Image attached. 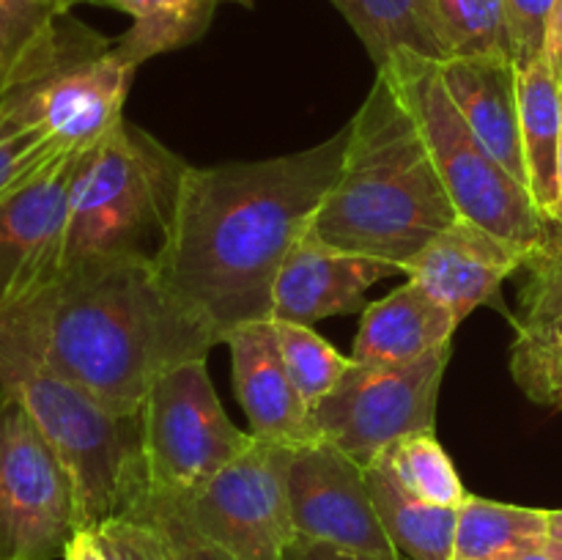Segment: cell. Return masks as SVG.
Returning a JSON list of instances; mask_svg holds the SVG:
<instances>
[{
    "label": "cell",
    "mask_w": 562,
    "mask_h": 560,
    "mask_svg": "<svg viewBox=\"0 0 562 560\" xmlns=\"http://www.w3.org/2000/svg\"><path fill=\"white\" fill-rule=\"evenodd\" d=\"M349 124L329 141L258 163L187 168L157 272L220 333L272 318V289L338 179Z\"/></svg>",
    "instance_id": "cell-1"
},
{
    "label": "cell",
    "mask_w": 562,
    "mask_h": 560,
    "mask_svg": "<svg viewBox=\"0 0 562 560\" xmlns=\"http://www.w3.org/2000/svg\"><path fill=\"white\" fill-rule=\"evenodd\" d=\"M0 327L60 377L124 417L140 415L170 368L206 360L220 333L137 258L64 269L36 294L0 307Z\"/></svg>",
    "instance_id": "cell-2"
},
{
    "label": "cell",
    "mask_w": 562,
    "mask_h": 560,
    "mask_svg": "<svg viewBox=\"0 0 562 560\" xmlns=\"http://www.w3.org/2000/svg\"><path fill=\"white\" fill-rule=\"evenodd\" d=\"M459 220L415 119L384 71L349 121L338 179L307 234L404 269Z\"/></svg>",
    "instance_id": "cell-3"
},
{
    "label": "cell",
    "mask_w": 562,
    "mask_h": 560,
    "mask_svg": "<svg viewBox=\"0 0 562 560\" xmlns=\"http://www.w3.org/2000/svg\"><path fill=\"white\" fill-rule=\"evenodd\" d=\"M0 388L31 415L77 486L82 530L130 519L146 500L140 415L110 412L0 327Z\"/></svg>",
    "instance_id": "cell-4"
},
{
    "label": "cell",
    "mask_w": 562,
    "mask_h": 560,
    "mask_svg": "<svg viewBox=\"0 0 562 560\" xmlns=\"http://www.w3.org/2000/svg\"><path fill=\"white\" fill-rule=\"evenodd\" d=\"M187 168L184 159L126 119L80 152L69 192L64 269L113 258L157 264Z\"/></svg>",
    "instance_id": "cell-5"
},
{
    "label": "cell",
    "mask_w": 562,
    "mask_h": 560,
    "mask_svg": "<svg viewBox=\"0 0 562 560\" xmlns=\"http://www.w3.org/2000/svg\"><path fill=\"white\" fill-rule=\"evenodd\" d=\"M415 119L428 154L461 220L492 231L508 245L536 253L552 239L554 225L536 206L530 190L494 159L448 97L437 60L395 53L384 69Z\"/></svg>",
    "instance_id": "cell-6"
},
{
    "label": "cell",
    "mask_w": 562,
    "mask_h": 560,
    "mask_svg": "<svg viewBox=\"0 0 562 560\" xmlns=\"http://www.w3.org/2000/svg\"><path fill=\"white\" fill-rule=\"evenodd\" d=\"M453 344L412 362H357L311 406L313 443H329L371 467L398 439L437 426L439 388Z\"/></svg>",
    "instance_id": "cell-7"
},
{
    "label": "cell",
    "mask_w": 562,
    "mask_h": 560,
    "mask_svg": "<svg viewBox=\"0 0 562 560\" xmlns=\"http://www.w3.org/2000/svg\"><path fill=\"white\" fill-rule=\"evenodd\" d=\"M148 494H187L245 453L250 432L234 426L209 379L206 360L170 368L140 406Z\"/></svg>",
    "instance_id": "cell-8"
},
{
    "label": "cell",
    "mask_w": 562,
    "mask_h": 560,
    "mask_svg": "<svg viewBox=\"0 0 562 560\" xmlns=\"http://www.w3.org/2000/svg\"><path fill=\"white\" fill-rule=\"evenodd\" d=\"M82 530L71 472L0 388V560H55Z\"/></svg>",
    "instance_id": "cell-9"
},
{
    "label": "cell",
    "mask_w": 562,
    "mask_h": 560,
    "mask_svg": "<svg viewBox=\"0 0 562 560\" xmlns=\"http://www.w3.org/2000/svg\"><path fill=\"white\" fill-rule=\"evenodd\" d=\"M294 445L252 434L250 448L187 494H165L239 560H280L296 538L289 472Z\"/></svg>",
    "instance_id": "cell-10"
},
{
    "label": "cell",
    "mask_w": 562,
    "mask_h": 560,
    "mask_svg": "<svg viewBox=\"0 0 562 560\" xmlns=\"http://www.w3.org/2000/svg\"><path fill=\"white\" fill-rule=\"evenodd\" d=\"M135 69L113 44L82 27L64 58L25 86L14 88L0 110L42 130L66 152H86L124 121Z\"/></svg>",
    "instance_id": "cell-11"
},
{
    "label": "cell",
    "mask_w": 562,
    "mask_h": 560,
    "mask_svg": "<svg viewBox=\"0 0 562 560\" xmlns=\"http://www.w3.org/2000/svg\"><path fill=\"white\" fill-rule=\"evenodd\" d=\"M296 536L327 541L373 560H404L382 525L366 467L329 443L296 448L289 472Z\"/></svg>",
    "instance_id": "cell-12"
},
{
    "label": "cell",
    "mask_w": 562,
    "mask_h": 560,
    "mask_svg": "<svg viewBox=\"0 0 562 560\" xmlns=\"http://www.w3.org/2000/svg\"><path fill=\"white\" fill-rule=\"evenodd\" d=\"M77 159L80 152H66L0 203V307L36 294L64 269L66 217Z\"/></svg>",
    "instance_id": "cell-13"
},
{
    "label": "cell",
    "mask_w": 562,
    "mask_h": 560,
    "mask_svg": "<svg viewBox=\"0 0 562 560\" xmlns=\"http://www.w3.org/2000/svg\"><path fill=\"white\" fill-rule=\"evenodd\" d=\"M527 261L530 253L459 217L404 264V275L450 307L461 324L477 307L497 305L505 280Z\"/></svg>",
    "instance_id": "cell-14"
},
{
    "label": "cell",
    "mask_w": 562,
    "mask_h": 560,
    "mask_svg": "<svg viewBox=\"0 0 562 560\" xmlns=\"http://www.w3.org/2000/svg\"><path fill=\"white\" fill-rule=\"evenodd\" d=\"M398 272H404L398 264L340 250L305 234L274 278L272 318L313 324L327 316L362 313L368 289Z\"/></svg>",
    "instance_id": "cell-15"
},
{
    "label": "cell",
    "mask_w": 562,
    "mask_h": 560,
    "mask_svg": "<svg viewBox=\"0 0 562 560\" xmlns=\"http://www.w3.org/2000/svg\"><path fill=\"white\" fill-rule=\"evenodd\" d=\"M223 344L231 351L234 390L250 421V434L294 448L311 445V406L285 368L272 318L228 329Z\"/></svg>",
    "instance_id": "cell-16"
},
{
    "label": "cell",
    "mask_w": 562,
    "mask_h": 560,
    "mask_svg": "<svg viewBox=\"0 0 562 560\" xmlns=\"http://www.w3.org/2000/svg\"><path fill=\"white\" fill-rule=\"evenodd\" d=\"M527 285L514 316L510 373L536 404L562 410V231L525 264Z\"/></svg>",
    "instance_id": "cell-17"
},
{
    "label": "cell",
    "mask_w": 562,
    "mask_h": 560,
    "mask_svg": "<svg viewBox=\"0 0 562 560\" xmlns=\"http://www.w3.org/2000/svg\"><path fill=\"white\" fill-rule=\"evenodd\" d=\"M521 66L508 58H450L439 77L477 141L514 179L527 187L519 110Z\"/></svg>",
    "instance_id": "cell-18"
},
{
    "label": "cell",
    "mask_w": 562,
    "mask_h": 560,
    "mask_svg": "<svg viewBox=\"0 0 562 560\" xmlns=\"http://www.w3.org/2000/svg\"><path fill=\"white\" fill-rule=\"evenodd\" d=\"M459 318L420 283L406 280L362 311L355 338L357 362H412L453 344Z\"/></svg>",
    "instance_id": "cell-19"
},
{
    "label": "cell",
    "mask_w": 562,
    "mask_h": 560,
    "mask_svg": "<svg viewBox=\"0 0 562 560\" xmlns=\"http://www.w3.org/2000/svg\"><path fill=\"white\" fill-rule=\"evenodd\" d=\"M80 31L49 0H0V102L58 64Z\"/></svg>",
    "instance_id": "cell-20"
},
{
    "label": "cell",
    "mask_w": 562,
    "mask_h": 560,
    "mask_svg": "<svg viewBox=\"0 0 562 560\" xmlns=\"http://www.w3.org/2000/svg\"><path fill=\"white\" fill-rule=\"evenodd\" d=\"M521 148H525L527 190L543 214L558 201V163L562 143V82L547 58L519 71Z\"/></svg>",
    "instance_id": "cell-21"
},
{
    "label": "cell",
    "mask_w": 562,
    "mask_h": 560,
    "mask_svg": "<svg viewBox=\"0 0 562 560\" xmlns=\"http://www.w3.org/2000/svg\"><path fill=\"white\" fill-rule=\"evenodd\" d=\"M366 475L384 530L401 555L409 560H456L459 508L415 497L382 464H371Z\"/></svg>",
    "instance_id": "cell-22"
},
{
    "label": "cell",
    "mask_w": 562,
    "mask_h": 560,
    "mask_svg": "<svg viewBox=\"0 0 562 560\" xmlns=\"http://www.w3.org/2000/svg\"><path fill=\"white\" fill-rule=\"evenodd\" d=\"M223 3L250 5L252 0H115L113 9L132 16L130 31L113 44L115 55L137 69L143 60L195 44Z\"/></svg>",
    "instance_id": "cell-23"
},
{
    "label": "cell",
    "mask_w": 562,
    "mask_h": 560,
    "mask_svg": "<svg viewBox=\"0 0 562 560\" xmlns=\"http://www.w3.org/2000/svg\"><path fill=\"white\" fill-rule=\"evenodd\" d=\"M333 3L355 27L376 69H384L395 53H415L437 64L448 60V53L434 31L428 0H333Z\"/></svg>",
    "instance_id": "cell-24"
},
{
    "label": "cell",
    "mask_w": 562,
    "mask_h": 560,
    "mask_svg": "<svg viewBox=\"0 0 562 560\" xmlns=\"http://www.w3.org/2000/svg\"><path fill=\"white\" fill-rule=\"evenodd\" d=\"M549 536V511L470 497L459 508L456 560H488L510 549L541 544Z\"/></svg>",
    "instance_id": "cell-25"
},
{
    "label": "cell",
    "mask_w": 562,
    "mask_h": 560,
    "mask_svg": "<svg viewBox=\"0 0 562 560\" xmlns=\"http://www.w3.org/2000/svg\"><path fill=\"white\" fill-rule=\"evenodd\" d=\"M434 31L450 58L516 60L505 0H428Z\"/></svg>",
    "instance_id": "cell-26"
},
{
    "label": "cell",
    "mask_w": 562,
    "mask_h": 560,
    "mask_svg": "<svg viewBox=\"0 0 562 560\" xmlns=\"http://www.w3.org/2000/svg\"><path fill=\"white\" fill-rule=\"evenodd\" d=\"M373 464L387 467L395 481L426 503L461 508L470 492L461 483L459 470L434 432H417L390 445Z\"/></svg>",
    "instance_id": "cell-27"
},
{
    "label": "cell",
    "mask_w": 562,
    "mask_h": 560,
    "mask_svg": "<svg viewBox=\"0 0 562 560\" xmlns=\"http://www.w3.org/2000/svg\"><path fill=\"white\" fill-rule=\"evenodd\" d=\"M280 355L307 406H316L349 371L351 357H344L311 324L272 318Z\"/></svg>",
    "instance_id": "cell-28"
},
{
    "label": "cell",
    "mask_w": 562,
    "mask_h": 560,
    "mask_svg": "<svg viewBox=\"0 0 562 560\" xmlns=\"http://www.w3.org/2000/svg\"><path fill=\"white\" fill-rule=\"evenodd\" d=\"M64 154L66 148L42 130H33L0 110V203L9 201Z\"/></svg>",
    "instance_id": "cell-29"
},
{
    "label": "cell",
    "mask_w": 562,
    "mask_h": 560,
    "mask_svg": "<svg viewBox=\"0 0 562 560\" xmlns=\"http://www.w3.org/2000/svg\"><path fill=\"white\" fill-rule=\"evenodd\" d=\"M132 522H143V525L154 527L159 538L168 547L170 558L173 560H239L231 555L228 549L220 547L209 536H203L184 511L165 494H146L135 514L130 516Z\"/></svg>",
    "instance_id": "cell-30"
},
{
    "label": "cell",
    "mask_w": 562,
    "mask_h": 560,
    "mask_svg": "<svg viewBox=\"0 0 562 560\" xmlns=\"http://www.w3.org/2000/svg\"><path fill=\"white\" fill-rule=\"evenodd\" d=\"M554 0H505L510 36L516 47V64L530 66L547 47V25Z\"/></svg>",
    "instance_id": "cell-31"
},
{
    "label": "cell",
    "mask_w": 562,
    "mask_h": 560,
    "mask_svg": "<svg viewBox=\"0 0 562 560\" xmlns=\"http://www.w3.org/2000/svg\"><path fill=\"white\" fill-rule=\"evenodd\" d=\"M97 530L113 538L115 547L124 552L126 560H173L159 533L154 527L143 525V522L110 519Z\"/></svg>",
    "instance_id": "cell-32"
},
{
    "label": "cell",
    "mask_w": 562,
    "mask_h": 560,
    "mask_svg": "<svg viewBox=\"0 0 562 560\" xmlns=\"http://www.w3.org/2000/svg\"><path fill=\"white\" fill-rule=\"evenodd\" d=\"M280 560H373L366 558L360 552H349V549L333 547L327 541H316V538H305L296 536L294 541L285 547L283 558Z\"/></svg>",
    "instance_id": "cell-33"
},
{
    "label": "cell",
    "mask_w": 562,
    "mask_h": 560,
    "mask_svg": "<svg viewBox=\"0 0 562 560\" xmlns=\"http://www.w3.org/2000/svg\"><path fill=\"white\" fill-rule=\"evenodd\" d=\"M543 58L552 64V69L558 71V77L562 80V0H554L552 14H549L547 47H543Z\"/></svg>",
    "instance_id": "cell-34"
},
{
    "label": "cell",
    "mask_w": 562,
    "mask_h": 560,
    "mask_svg": "<svg viewBox=\"0 0 562 560\" xmlns=\"http://www.w3.org/2000/svg\"><path fill=\"white\" fill-rule=\"evenodd\" d=\"M66 560H104L102 547L97 541V533L93 530H80L75 536V541L69 544L64 555Z\"/></svg>",
    "instance_id": "cell-35"
},
{
    "label": "cell",
    "mask_w": 562,
    "mask_h": 560,
    "mask_svg": "<svg viewBox=\"0 0 562 560\" xmlns=\"http://www.w3.org/2000/svg\"><path fill=\"white\" fill-rule=\"evenodd\" d=\"M488 560H554V558L543 549V541H541V544H530V547L510 549V552H503V555H494V558Z\"/></svg>",
    "instance_id": "cell-36"
},
{
    "label": "cell",
    "mask_w": 562,
    "mask_h": 560,
    "mask_svg": "<svg viewBox=\"0 0 562 560\" xmlns=\"http://www.w3.org/2000/svg\"><path fill=\"white\" fill-rule=\"evenodd\" d=\"M549 223L562 231V143H560V163H558V201H554L552 214H549Z\"/></svg>",
    "instance_id": "cell-37"
},
{
    "label": "cell",
    "mask_w": 562,
    "mask_h": 560,
    "mask_svg": "<svg viewBox=\"0 0 562 560\" xmlns=\"http://www.w3.org/2000/svg\"><path fill=\"white\" fill-rule=\"evenodd\" d=\"M549 536L562 538V511H549Z\"/></svg>",
    "instance_id": "cell-38"
},
{
    "label": "cell",
    "mask_w": 562,
    "mask_h": 560,
    "mask_svg": "<svg viewBox=\"0 0 562 560\" xmlns=\"http://www.w3.org/2000/svg\"><path fill=\"white\" fill-rule=\"evenodd\" d=\"M543 549H547V552L552 555L554 560H562V538L547 536V538H543Z\"/></svg>",
    "instance_id": "cell-39"
},
{
    "label": "cell",
    "mask_w": 562,
    "mask_h": 560,
    "mask_svg": "<svg viewBox=\"0 0 562 560\" xmlns=\"http://www.w3.org/2000/svg\"><path fill=\"white\" fill-rule=\"evenodd\" d=\"M49 3H53V5H58L60 11H66V14H69V11L75 9L77 3H93V0H49Z\"/></svg>",
    "instance_id": "cell-40"
},
{
    "label": "cell",
    "mask_w": 562,
    "mask_h": 560,
    "mask_svg": "<svg viewBox=\"0 0 562 560\" xmlns=\"http://www.w3.org/2000/svg\"><path fill=\"white\" fill-rule=\"evenodd\" d=\"M93 3H102V5H113L115 0H93Z\"/></svg>",
    "instance_id": "cell-41"
},
{
    "label": "cell",
    "mask_w": 562,
    "mask_h": 560,
    "mask_svg": "<svg viewBox=\"0 0 562 560\" xmlns=\"http://www.w3.org/2000/svg\"><path fill=\"white\" fill-rule=\"evenodd\" d=\"M64 560H66V558H64Z\"/></svg>",
    "instance_id": "cell-42"
},
{
    "label": "cell",
    "mask_w": 562,
    "mask_h": 560,
    "mask_svg": "<svg viewBox=\"0 0 562 560\" xmlns=\"http://www.w3.org/2000/svg\"><path fill=\"white\" fill-rule=\"evenodd\" d=\"M560 82H562V80H560Z\"/></svg>",
    "instance_id": "cell-43"
}]
</instances>
